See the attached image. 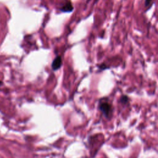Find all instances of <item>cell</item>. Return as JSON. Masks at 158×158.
<instances>
[{"label": "cell", "mask_w": 158, "mask_h": 158, "mask_svg": "<svg viewBox=\"0 0 158 158\" xmlns=\"http://www.w3.org/2000/svg\"><path fill=\"white\" fill-rule=\"evenodd\" d=\"M99 109L102 112L104 116L107 118H109L111 116L112 114V107L107 102H102L99 105Z\"/></svg>", "instance_id": "obj_1"}, {"label": "cell", "mask_w": 158, "mask_h": 158, "mask_svg": "<svg viewBox=\"0 0 158 158\" xmlns=\"http://www.w3.org/2000/svg\"><path fill=\"white\" fill-rule=\"evenodd\" d=\"M73 7L69 0H65L62 4L60 10L64 12H70L73 10Z\"/></svg>", "instance_id": "obj_2"}, {"label": "cell", "mask_w": 158, "mask_h": 158, "mask_svg": "<svg viewBox=\"0 0 158 158\" xmlns=\"http://www.w3.org/2000/svg\"><path fill=\"white\" fill-rule=\"evenodd\" d=\"M61 65H62V59H61V57L59 56H56L52 61V65H51L52 69L54 70H56L59 69L61 67Z\"/></svg>", "instance_id": "obj_3"}, {"label": "cell", "mask_w": 158, "mask_h": 158, "mask_svg": "<svg viewBox=\"0 0 158 158\" xmlns=\"http://www.w3.org/2000/svg\"><path fill=\"white\" fill-rule=\"evenodd\" d=\"M152 3V0H144V5L146 7H148L149 6L151 7Z\"/></svg>", "instance_id": "obj_4"}, {"label": "cell", "mask_w": 158, "mask_h": 158, "mask_svg": "<svg viewBox=\"0 0 158 158\" xmlns=\"http://www.w3.org/2000/svg\"><path fill=\"white\" fill-rule=\"evenodd\" d=\"M128 98L126 96H123L121 98H120V101L122 102H127L128 101Z\"/></svg>", "instance_id": "obj_5"}, {"label": "cell", "mask_w": 158, "mask_h": 158, "mask_svg": "<svg viewBox=\"0 0 158 158\" xmlns=\"http://www.w3.org/2000/svg\"><path fill=\"white\" fill-rule=\"evenodd\" d=\"M1 84H2V82H1V81H0V85H1Z\"/></svg>", "instance_id": "obj_6"}]
</instances>
